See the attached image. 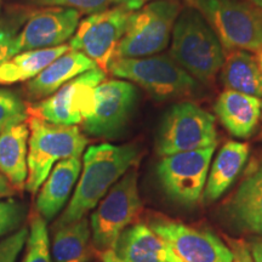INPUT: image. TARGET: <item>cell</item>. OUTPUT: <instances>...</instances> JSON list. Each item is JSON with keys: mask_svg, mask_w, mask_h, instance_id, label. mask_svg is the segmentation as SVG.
<instances>
[{"mask_svg": "<svg viewBox=\"0 0 262 262\" xmlns=\"http://www.w3.org/2000/svg\"><path fill=\"white\" fill-rule=\"evenodd\" d=\"M28 238V228L22 227L0 241V262H16Z\"/></svg>", "mask_w": 262, "mask_h": 262, "instance_id": "f1b7e54d", "label": "cell"}, {"mask_svg": "<svg viewBox=\"0 0 262 262\" xmlns=\"http://www.w3.org/2000/svg\"><path fill=\"white\" fill-rule=\"evenodd\" d=\"M80 12L67 8H47L31 16L15 40V54L66 44L77 31Z\"/></svg>", "mask_w": 262, "mask_h": 262, "instance_id": "5bb4252c", "label": "cell"}, {"mask_svg": "<svg viewBox=\"0 0 262 262\" xmlns=\"http://www.w3.org/2000/svg\"><path fill=\"white\" fill-rule=\"evenodd\" d=\"M32 4L48 8H67L79 11L80 14L91 15L108 9L112 0H29Z\"/></svg>", "mask_w": 262, "mask_h": 262, "instance_id": "4316f807", "label": "cell"}, {"mask_svg": "<svg viewBox=\"0 0 262 262\" xmlns=\"http://www.w3.org/2000/svg\"><path fill=\"white\" fill-rule=\"evenodd\" d=\"M221 78L228 90L262 97V72L248 51H232L222 64Z\"/></svg>", "mask_w": 262, "mask_h": 262, "instance_id": "cb8c5ba5", "label": "cell"}, {"mask_svg": "<svg viewBox=\"0 0 262 262\" xmlns=\"http://www.w3.org/2000/svg\"><path fill=\"white\" fill-rule=\"evenodd\" d=\"M257 64H258V67H260V70H261V72H262V48H261V50L258 51V55H257Z\"/></svg>", "mask_w": 262, "mask_h": 262, "instance_id": "8d00e7d4", "label": "cell"}, {"mask_svg": "<svg viewBox=\"0 0 262 262\" xmlns=\"http://www.w3.org/2000/svg\"><path fill=\"white\" fill-rule=\"evenodd\" d=\"M108 71L114 77L139 85L159 101L187 96L196 89L194 78L173 58L164 55L114 58Z\"/></svg>", "mask_w": 262, "mask_h": 262, "instance_id": "5b68a950", "label": "cell"}, {"mask_svg": "<svg viewBox=\"0 0 262 262\" xmlns=\"http://www.w3.org/2000/svg\"><path fill=\"white\" fill-rule=\"evenodd\" d=\"M261 110H262V103H261Z\"/></svg>", "mask_w": 262, "mask_h": 262, "instance_id": "f35d334b", "label": "cell"}, {"mask_svg": "<svg viewBox=\"0 0 262 262\" xmlns=\"http://www.w3.org/2000/svg\"><path fill=\"white\" fill-rule=\"evenodd\" d=\"M17 25L0 21V64L15 56V40L17 37Z\"/></svg>", "mask_w": 262, "mask_h": 262, "instance_id": "f546056e", "label": "cell"}, {"mask_svg": "<svg viewBox=\"0 0 262 262\" xmlns=\"http://www.w3.org/2000/svg\"><path fill=\"white\" fill-rule=\"evenodd\" d=\"M140 156L135 145L102 143L89 147L84 155L79 182L55 227L78 221L89 214L114 183L135 165Z\"/></svg>", "mask_w": 262, "mask_h": 262, "instance_id": "6da1fadb", "label": "cell"}, {"mask_svg": "<svg viewBox=\"0 0 262 262\" xmlns=\"http://www.w3.org/2000/svg\"><path fill=\"white\" fill-rule=\"evenodd\" d=\"M215 147L163 157L157 175L166 195L172 202L193 206L204 191Z\"/></svg>", "mask_w": 262, "mask_h": 262, "instance_id": "8fae6325", "label": "cell"}, {"mask_svg": "<svg viewBox=\"0 0 262 262\" xmlns=\"http://www.w3.org/2000/svg\"><path fill=\"white\" fill-rule=\"evenodd\" d=\"M96 67L97 64L84 52L70 50L52 61L37 77L29 80L26 89L33 100L47 98L78 75Z\"/></svg>", "mask_w": 262, "mask_h": 262, "instance_id": "2e32d148", "label": "cell"}, {"mask_svg": "<svg viewBox=\"0 0 262 262\" xmlns=\"http://www.w3.org/2000/svg\"><path fill=\"white\" fill-rule=\"evenodd\" d=\"M112 251L123 262H181L172 248L145 224L124 229Z\"/></svg>", "mask_w": 262, "mask_h": 262, "instance_id": "9a60e30c", "label": "cell"}, {"mask_svg": "<svg viewBox=\"0 0 262 262\" xmlns=\"http://www.w3.org/2000/svg\"><path fill=\"white\" fill-rule=\"evenodd\" d=\"M248 157V143L228 141L221 147L211 168L209 169L204 189L206 201H216L231 187L243 170Z\"/></svg>", "mask_w": 262, "mask_h": 262, "instance_id": "ffe728a7", "label": "cell"}, {"mask_svg": "<svg viewBox=\"0 0 262 262\" xmlns=\"http://www.w3.org/2000/svg\"><path fill=\"white\" fill-rule=\"evenodd\" d=\"M91 227L86 216L71 224L56 226L52 238L55 262H88L91 256Z\"/></svg>", "mask_w": 262, "mask_h": 262, "instance_id": "603a6c76", "label": "cell"}, {"mask_svg": "<svg viewBox=\"0 0 262 262\" xmlns=\"http://www.w3.org/2000/svg\"><path fill=\"white\" fill-rule=\"evenodd\" d=\"M168 243L181 262H233L229 247L217 235L169 219H153L148 225Z\"/></svg>", "mask_w": 262, "mask_h": 262, "instance_id": "4fadbf2b", "label": "cell"}, {"mask_svg": "<svg viewBox=\"0 0 262 262\" xmlns=\"http://www.w3.org/2000/svg\"><path fill=\"white\" fill-rule=\"evenodd\" d=\"M29 127L19 123L0 131V172L15 189H24L28 176Z\"/></svg>", "mask_w": 262, "mask_h": 262, "instance_id": "d6986e66", "label": "cell"}, {"mask_svg": "<svg viewBox=\"0 0 262 262\" xmlns=\"http://www.w3.org/2000/svg\"><path fill=\"white\" fill-rule=\"evenodd\" d=\"M25 217L24 206L14 201H0V237L15 231Z\"/></svg>", "mask_w": 262, "mask_h": 262, "instance_id": "83f0119b", "label": "cell"}, {"mask_svg": "<svg viewBox=\"0 0 262 262\" xmlns=\"http://www.w3.org/2000/svg\"><path fill=\"white\" fill-rule=\"evenodd\" d=\"M217 145L215 117L192 102H180L164 116L157 139V152L166 157Z\"/></svg>", "mask_w": 262, "mask_h": 262, "instance_id": "ba28073f", "label": "cell"}, {"mask_svg": "<svg viewBox=\"0 0 262 262\" xmlns=\"http://www.w3.org/2000/svg\"><path fill=\"white\" fill-rule=\"evenodd\" d=\"M227 242L228 247L232 251L233 262H254L250 253V248H249V245L244 241L228 238Z\"/></svg>", "mask_w": 262, "mask_h": 262, "instance_id": "4dcf8cb0", "label": "cell"}, {"mask_svg": "<svg viewBox=\"0 0 262 262\" xmlns=\"http://www.w3.org/2000/svg\"><path fill=\"white\" fill-rule=\"evenodd\" d=\"M142 208L137 171L131 169L114 183L91 215L90 227L94 248L100 253L112 250L119 235L135 222Z\"/></svg>", "mask_w": 262, "mask_h": 262, "instance_id": "52a82bcc", "label": "cell"}, {"mask_svg": "<svg viewBox=\"0 0 262 262\" xmlns=\"http://www.w3.org/2000/svg\"><path fill=\"white\" fill-rule=\"evenodd\" d=\"M0 4H2V0H0Z\"/></svg>", "mask_w": 262, "mask_h": 262, "instance_id": "74e56055", "label": "cell"}, {"mask_svg": "<svg viewBox=\"0 0 262 262\" xmlns=\"http://www.w3.org/2000/svg\"><path fill=\"white\" fill-rule=\"evenodd\" d=\"M214 110L231 135L248 139L256 130L261 116V101L257 97L226 90L216 100Z\"/></svg>", "mask_w": 262, "mask_h": 262, "instance_id": "ac0fdd59", "label": "cell"}, {"mask_svg": "<svg viewBox=\"0 0 262 262\" xmlns=\"http://www.w3.org/2000/svg\"><path fill=\"white\" fill-rule=\"evenodd\" d=\"M28 116L24 101L9 90H0V131L24 123Z\"/></svg>", "mask_w": 262, "mask_h": 262, "instance_id": "484cf974", "label": "cell"}, {"mask_svg": "<svg viewBox=\"0 0 262 262\" xmlns=\"http://www.w3.org/2000/svg\"><path fill=\"white\" fill-rule=\"evenodd\" d=\"M152 2H157V0H112V4L123 6L130 11H136Z\"/></svg>", "mask_w": 262, "mask_h": 262, "instance_id": "1f68e13d", "label": "cell"}, {"mask_svg": "<svg viewBox=\"0 0 262 262\" xmlns=\"http://www.w3.org/2000/svg\"><path fill=\"white\" fill-rule=\"evenodd\" d=\"M26 244L27 249L22 262H52L47 221L40 214H34L31 217Z\"/></svg>", "mask_w": 262, "mask_h": 262, "instance_id": "d4e9b609", "label": "cell"}, {"mask_svg": "<svg viewBox=\"0 0 262 262\" xmlns=\"http://www.w3.org/2000/svg\"><path fill=\"white\" fill-rule=\"evenodd\" d=\"M101 260H102V262H123L113 254L112 250L101 253Z\"/></svg>", "mask_w": 262, "mask_h": 262, "instance_id": "e575fe53", "label": "cell"}, {"mask_svg": "<svg viewBox=\"0 0 262 262\" xmlns=\"http://www.w3.org/2000/svg\"><path fill=\"white\" fill-rule=\"evenodd\" d=\"M28 176L26 189L39 191L60 160L80 158L88 139L77 125H58L35 116H29Z\"/></svg>", "mask_w": 262, "mask_h": 262, "instance_id": "3957f363", "label": "cell"}, {"mask_svg": "<svg viewBox=\"0 0 262 262\" xmlns=\"http://www.w3.org/2000/svg\"><path fill=\"white\" fill-rule=\"evenodd\" d=\"M137 102V90L127 80H107L95 88L91 107L83 119L85 133L114 139L124 130Z\"/></svg>", "mask_w": 262, "mask_h": 262, "instance_id": "30bf717a", "label": "cell"}, {"mask_svg": "<svg viewBox=\"0 0 262 262\" xmlns=\"http://www.w3.org/2000/svg\"><path fill=\"white\" fill-rule=\"evenodd\" d=\"M106 78V72L94 68L68 81L61 89L35 106L27 108L29 116H35L58 125H78L83 123L91 107L95 88Z\"/></svg>", "mask_w": 262, "mask_h": 262, "instance_id": "7c38bea8", "label": "cell"}, {"mask_svg": "<svg viewBox=\"0 0 262 262\" xmlns=\"http://www.w3.org/2000/svg\"><path fill=\"white\" fill-rule=\"evenodd\" d=\"M70 50V44H62L56 48L18 52L0 64V85L31 80L44 71L52 61Z\"/></svg>", "mask_w": 262, "mask_h": 262, "instance_id": "7402d4cb", "label": "cell"}, {"mask_svg": "<svg viewBox=\"0 0 262 262\" xmlns=\"http://www.w3.org/2000/svg\"><path fill=\"white\" fill-rule=\"evenodd\" d=\"M16 189L12 187L4 175L0 172V198H6V196L14 195Z\"/></svg>", "mask_w": 262, "mask_h": 262, "instance_id": "d6a6232c", "label": "cell"}, {"mask_svg": "<svg viewBox=\"0 0 262 262\" xmlns=\"http://www.w3.org/2000/svg\"><path fill=\"white\" fill-rule=\"evenodd\" d=\"M242 2L248 3L249 5H251L262 14V0H242Z\"/></svg>", "mask_w": 262, "mask_h": 262, "instance_id": "d590c367", "label": "cell"}, {"mask_svg": "<svg viewBox=\"0 0 262 262\" xmlns=\"http://www.w3.org/2000/svg\"><path fill=\"white\" fill-rule=\"evenodd\" d=\"M133 12L116 5L112 9L89 15L79 22L77 31L68 42L71 50L84 52L98 68L107 73Z\"/></svg>", "mask_w": 262, "mask_h": 262, "instance_id": "9c48e42d", "label": "cell"}, {"mask_svg": "<svg viewBox=\"0 0 262 262\" xmlns=\"http://www.w3.org/2000/svg\"><path fill=\"white\" fill-rule=\"evenodd\" d=\"M81 168L80 158H68L55 164L50 175L39 188L35 201L37 210L45 221L52 220L62 210L79 179Z\"/></svg>", "mask_w": 262, "mask_h": 262, "instance_id": "e0dca14e", "label": "cell"}, {"mask_svg": "<svg viewBox=\"0 0 262 262\" xmlns=\"http://www.w3.org/2000/svg\"><path fill=\"white\" fill-rule=\"evenodd\" d=\"M180 12L178 0H157L134 11L114 58L147 57L164 50Z\"/></svg>", "mask_w": 262, "mask_h": 262, "instance_id": "8992f818", "label": "cell"}, {"mask_svg": "<svg viewBox=\"0 0 262 262\" xmlns=\"http://www.w3.org/2000/svg\"><path fill=\"white\" fill-rule=\"evenodd\" d=\"M199 11L227 50L258 52L262 48V14L242 0H187Z\"/></svg>", "mask_w": 262, "mask_h": 262, "instance_id": "277c9868", "label": "cell"}, {"mask_svg": "<svg viewBox=\"0 0 262 262\" xmlns=\"http://www.w3.org/2000/svg\"><path fill=\"white\" fill-rule=\"evenodd\" d=\"M229 211L242 228L262 237V166L243 180L229 204Z\"/></svg>", "mask_w": 262, "mask_h": 262, "instance_id": "44dd1931", "label": "cell"}, {"mask_svg": "<svg viewBox=\"0 0 262 262\" xmlns=\"http://www.w3.org/2000/svg\"><path fill=\"white\" fill-rule=\"evenodd\" d=\"M249 248H250V253L254 262H262V238L254 239Z\"/></svg>", "mask_w": 262, "mask_h": 262, "instance_id": "836d02e7", "label": "cell"}, {"mask_svg": "<svg viewBox=\"0 0 262 262\" xmlns=\"http://www.w3.org/2000/svg\"><path fill=\"white\" fill-rule=\"evenodd\" d=\"M172 58L202 83H210L224 64L217 35L195 9L183 10L172 29Z\"/></svg>", "mask_w": 262, "mask_h": 262, "instance_id": "7a4b0ae2", "label": "cell"}]
</instances>
